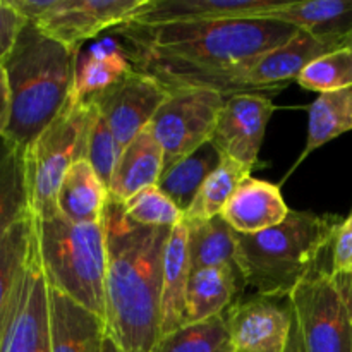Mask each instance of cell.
Wrapping results in <instances>:
<instances>
[{
  "mask_svg": "<svg viewBox=\"0 0 352 352\" xmlns=\"http://www.w3.org/2000/svg\"><path fill=\"white\" fill-rule=\"evenodd\" d=\"M126 40L136 71L157 79L167 91L215 89L223 96L254 91L244 76L274 48L291 40L298 28L272 17L203 21V23L113 28Z\"/></svg>",
  "mask_w": 352,
  "mask_h": 352,
  "instance_id": "6da1fadb",
  "label": "cell"
},
{
  "mask_svg": "<svg viewBox=\"0 0 352 352\" xmlns=\"http://www.w3.org/2000/svg\"><path fill=\"white\" fill-rule=\"evenodd\" d=\"M102 226L107 332L122 352H155L162 337L164 258L172 229L140 226L110 199Z\"/></svg>",
  "mask_w": 352,
  "mask_h": 352,
  "instance_id": "7a4b0ae2",
  "label": "cell"
},
{
  "mask_svg": "<svg viewBox=\"0 0 352 352\" xmlns=\"http://www.w3.org/2000/svg\"><path fill=\"white\" fill-rule=\"evenodd\" d=\"M79 52L26 23L2 60L10 89L6 136L26 150L74 95Z\"/></svg>",
  "mask_w": 352,
  "mask_h": 352,
  "instance_id": "3957f363",
  "label": "cell"
},
{
  "mask_svg": "<svg viewBox=\"0 0 352 352\" xmlns=\"http://www.w3.org/2000/svg\"><path fill=\"white\" fill-rule=\"evenodd\" d=\"M342 220L337 215L291 210L284 222L263 232H236L246 285L268 298H291L294 289L330 254Z\"/></svg>",
  "mask_w": 352,
  "mask_h": 352,
  "instance_id": "277c9868",
  "label": "cell"
},
{
  "mask_svg": "<svg viewBox=\"0 0 352 352\" xmlns=\"http://www.w3.org/2000/svg\"><path fill=\"white\" fill-rule=\"evenodd\" d=\"M34 237L50 287L105 322V232L100 223H74L58 215L34 219Z\"/></svg>",
  "mask_w": 352,
  "mask_h": 352,
  "instance_id": "5b68a950",
  "label": "cell"
},
{
  "mask_svg": "<svg viewBox=\"0 0 352 352\" xmlns=\"http://www.w3.org/2000/svg\"><path fill=\"white\" fill-rule=\"evenodd\" d=\"M88 117V102L72 95L50 126L24 150L30 212L34 219L58 215V188L69 168L86 158Z\"/></svg>",
  "mask_w": 352,
  "mask_h": 352,
  "instance_id": "8992f818",
  "label": "cell"
},
{
  "mask_svg": "<svg viewBox=\"0 0 352 352\" xmlns=\"http://www.w3.org/2000/svg\"><path fill=\"white\" fill-rule=\"evenodd\" d=\"M289 301L306 352H352L347 277H337L322 263L294 289Z\"/></svg>",
  "mask_w": 352,
  "mask_h": 352,
  "instance_id": "52a82bcc",
  "label": "cell"
},
{
  "mask_svg": "<svg viewBox=\"0 0 352 352\" xmlns=\"http://www.w3.org/2000/svg\"><path fill=\"white\" fill-rule=\"evenodd\" d=\"M148 0H9L40 31L79 52L82 41L126 24Z\"/></svg>",
  "mask_w": 352,
  "mask_h": 352,
  "instance_id": "ba28073f",
  "label": "cell"
},
{
  "mask_svg": "<svg viewBox=\"0 0 352 352\" xmlns=\"http://www.w3.org/2000/svg\"><path fill=\"white\" fill-rule=\"evenodd\" d=\"M226 100L222 93L206 88L168 91L167 100L148 126L164 150V170L212 140Z\"/></svg>",
  "mask_w": 352,
  "mask_h": 352,
  "instance_id": "9c48e42d",
  "label": "cell"
},
{
  "mask_svg": "<svg viewBox=\"0 0 352 352\" xmlns=\"http://www.w3.org/2000/svg\"><path fill=\"white\" fill-rule=\"evenodd\" d=\"M0 352H52L48 282L34 236L7 315Z\"/></svg>",
  "mask_w": 352,
  "mask_h": 352,
  "instance_id": "30bf717a",
  "label": "cell"
},
{
  "mask_svg": "<svg viewBox=\"0 0 352 352\" xmlns=\"http://www.w3.org/2000/svg\"><path fill=\"white\" fill-rule=\"evenodd\" d=\"M167 96L168 91L157 79L134 69L109 89L86 100L102 113L122 151L144 127L150 126Z\"/></svg>",
  "mask_w": 352,
  "mask_h": 352,
  "instance_id": "8fae6325",
  "label": "cell"
},
{
  "mask_svg": "<svg viewBox=\"0 0 352 352\" xmlns=\"http://www.w3.org/2000/svg\"><path fill=\"white\" fill-rule=\"evenodd\" d=\"M277 107L270 96L256 93L229 96L217 119L210 143L220 155L250 170L258 167L268 120Z\"/></svg>",
  "mask_w": 352,
  "mask_h": 352,
  "instance_id": "7c38bea8",
  "label": "cell"
},
{
  "mask_svg": "<svg viewBox=\"0 0 352 352\" xmlns=\"http://www.w3.org/2000/svg\"><path fill=\"white\" fill-rule=\"evenodd\" d=\"M291 301L268 296L237 299L226 313L227 330L236 352H284L292 325Z\"/></svg>",
  "mask_w": 352,
  "mask_h": 352,
  "instance_id": "4fadbf2b",
  "label": "cell"
},
{
  "mask_svg": "<svg viewBox=\"0 0 352 352\" xmlns=\"http://www.w3.org/2000/svg\"><path fill=\"white\" fill-rule=\"evenodd\" d=\"M339 48L333 41L298 30L291 40L265 54L248 71L244 76V85L261 95L274 96L275 93L287 88L291 81H296L311 62Z\"/></svg>",
  "mask_w": 352,
  "mask_h": 352,
  "instance_id": "5bb4252c",
  "label": "cell"
},
{
  "mask_svg": "<svg viewBox=\"0 0 352 352\" xmlns=\"http://www.w3.org/2000/svg\"><path fill=\"white\" fill-rule=\"evenodd\" d=\"M284 0H148L129 23L141 26L263 17Z\"/></svg>",
  "mask_w": 352,
  "mask_h": 352,
  "instance_id": "9a60e30c",
  "label": "cell"
},
{
  "mask_svg": "<svg viewBox=\"0 0 352 352\" xmlns=\"http://www.w3.org/2000/svg\"><path fill=\"white\" fill-rule=\"evenodd\" d=\"M291 208L282 198L280 188L272 182L246 177L222 212V219L234 232L254 236L287 219Z\"/></svg>",
  "mask_w": 352,
  "mask_h": 352,
  "instance_id": "2e32d148",
  "label": "cell"
},
{
  "mask_svg": "<svg viewBox=\"0 0 352 352\" xmlns=\"http://www.w3.org/2000/svg\"><path fill=\"white\" fill-rule=\"evenodd\" d=\"M164 172V150L150 127H144L117 158L110 177L109 199L124 205L150 186H157Z\"/></svg>",
  "mask_w": 352,
  "mask_h": 352,
  "instance_id": "e0dca14e",
  "label": "cell"
},
{
  "mask_svg": "<svg viewBox=\"0 0 352 352\" xmlns=\"http://www.w3.org/2000/svg\"><path fill=\"white\" fill-rule=\"evenodd\" d=\"M52 352H100L105 322L48 285Z\"/></svg>",
  "mask_w": 352,
  "mask_h": 352,
  "instance_id": "ac0fdd59",
  "label": "cell"
},
{
  "mask_svg": "<svg viewBox=\"0 0 352 352\" xmlns=\"http://www.w3.org/2000/svg\"><path fill=\"white\" fill-rule=\"evenodd\" d=\"M263 17L284 21L340 48L352 36V0H284Z\"/></svg>",
  "mask_w": 352,
  "mask_h": 352,
  "instance_id": "d6986e66",
  "label": "cell"
},
{
  "mask_svg": "<svg viewBox=\"0 0 352 352\" xmlns=\"http://www.w3.org/2000/svg\"><path fill=\"white\" fill-rule=\"evenodd\" d=\"M246 280L227 267L192 272L186 296V325L223 315L243 292Z\"/></svg>",
  "mask_w": 352,
  "mask_h": 352,
  "instance_id": "ffe728a7",
  "label": "cell"
},
{
  "mask_svg": "<svg viewBox=\"0 0 352 352\" xmlns=\"http://www.w3.org/2000/svg\"><path fill=\"white\" fill-rule=\"evenodd\" d=\"M189 277L191 265L188 253V227L182 222L170 230L165 250L162 282V337L186 325Z\"/></svg>",
  "mask_w": 352,
  "mask_h": 352,
  "instance_id": "44dd1931",
  "label": "cell"
},
{
  "mask_svg": "<svg viewBox=\"0 0 352 352\" xmlns=\"http://www.w3.org/2000/svg\"><path fill=\"white\" fill-rule=\"evenodd\" d=\"M109 203V189L86 158L65 174L57 195V210L74 223H100Z\"/></svg>",
  "mask_w": 352,
  "mask_h": 352,
  "instance_id": "7402d4cb",
  "label": "cell"
},
{
  "mask_svg": "<svg viewBox=\"0 0 352 352\" xmlns=\"http://www.w3.org/2000/svg\"><path fill=\"white\" fill-rule=\"evenodd\" d=\"M186 227L191 274L203 268L227 267L244 277L241 270L237 234L222 219V215L210 220L189 222Z\"/></svg>",
  "mask_w": 352,
  "mask_h": 352,
  "instance_id": "603a6c76",
  "label": "cell"
},
{
  "mask_svg": "<svg viewBox=\"0 0 352 352\" xmlns=\"http://www.w3.org/2000/svg\"><path fill=\"white\" fill-rule=\"evenodd\" d=\"M30 213L24 148L0 134V241Z\"/></svg>",
  "mask_w": 352,
  "mask_h": 352,
  "instance_id": "cb8c5ba5",
  "label": "cell"
},
{
  "mask_svg": "<svg viewBox=\"0 0 352 352\" xmlns=\"http://www.w3.org/2000/svg\"><path fill=\"white\" fill-rule=\"evenodd\" d=\"M222 158L220 151L208 141L195 153L177 162L174 167L162 172L157 186L184 213L196 198L206 177L222 164Z\"/></svg>",
  "mask_w": 352,
  "mask_h": 352,
  "instance_id": "d4e9b609",
  "label": "cell"
},
{
  "mask_svg": "<svg viewBox=\"0 0 352 352\" xmlns=\"http://www.w3.org/2000/svg\"><path fill=\"white\" fill-rule=\"evenodd\" d=\"M133 71L126 48L120 45L109 43L93 48L89 54L78 57L74 96L86 100L98 95Z\"/></svg>",
  "mask_w": 352,
  "mask_h": 352,
  "instance_id": "484cf974",
  "label": "cell"
},
{
  "mask_svg": "<svg viewBox=\"0 0 352 352\" xmlns=\"http://www.w3.org/2000/svg\"><path fill=\"white\" fill-rule=\"evenodd\" d=\"M33 236L34 217L30 212L24 219L14 223L12 229L0 241V342L14 294L30 256Z\"/></svg>",
  "mask_w": 352,
  "mask_h": 352,
  "instance_id": "4316f807",
  "label": "cell"
},
{
  "mask_svg": "<svg viewBox=\"0 0 352 352\" xmlns=\"http://www.w3.org/2000/svg\"><path fill=\"white\" fill-rule=\"evenodd\" d=\"M308 116V141L299 162L340 134L352 131V88L322 93L309 105Z\"/></svg>",
  "mask_w": 352,
  "mask_h": 352,
  "instance_id": "83f0119b",
  "label": "cell"
},
{
  "mask_svg": "<svg viewBox=\"0 0 352 352\" xmlns=\"http://www.w3.org/2000/svg\"><path fill=\"white\" fill-rule=\"evenodd\" d=\"M250 175V168L223 157L222 164L206 177L196 198L184 212V223L210 220L222 215L230 196L236 192L241 182Z\"/></svg>",
  "mask_w": 352,
  "mask_h": 352,
  "instance_id": "f1b7e54d",
  "label": "cell"
},
{
  "mask_svg": "<svg viewBox=\"0 0 352 352\" xmlns=\"http://www.w3.org/2000/svg\"><path fill=\"white\" fill-rule=\"evenodd\" d=\"M155 352H236L223 315L182 325L160 339Z\"/></svg>",
  "mask_w": 352,
  "mask_h": 352,
  "instance_id": "f546056e",
  "label": "cell"
},
{
  "mask_svg": "<svg viewBox=\"0 0 352 352\" xmlns=\"http://www.w3.org/2000/svg\"><path fill=\"white\" fill-rule=\"evenodd\" d=\"M296 82L320 95L352 88V48H339L316 58L298 76Z\"/></svg>",
  "mask_w": 352,
  "mask_h": 352,
  "instance_id": "4dcf8cb0",
  "label": "cell"
},
{
  "mask_svg": "<svg viewBox=\"0 0 352 352\" xmlns=\"http://www.w3.org/2000/svg\"><path fill=\"white\" fill-rule=\"evenodd\" d=\"M124 212L133 222L144 227L174 229L184 222V213L162 192L158 186H150L124 203Z\"/></svg>",
  "mask_w": 352,
  "mask_h": 352,
  "instance_id": "1f68e13d",
  "label": "cell"
},
{
  "mask_svg": "<svg viewBox=\"0 0 352 352\" xmlns=\"http://www.w3.org/2000/svg\"><path fill=\"white\" fill-rule=\"evenodd\" d=\"M88 105L89 117L88 131H86V160L95 168L98 177L102 179L103 184L109 189L110 177L113 174L120 150L117 146V141L113 138L112 131H110L109 124L103 119L102 113L98 112V109L91 102H88Z\"/></svg>",
  "mask_w": 352,
  "mask_h": 352,
  "instance_id": "d6a6232c",
  "label": "cell"
},
{
  "mask_svg": "<svg viewBox=\"0 0 352 352\" xmlns=\"http://www.w3.org/2000/svg\"><path fill=\"white\" fill-rule=\"evenodd\" d=\"M330 270L337 277H352V213L340 222L332 239Z\"/></svg>",
  "mask_w": 352,
  "mask_h": 352,
  "instance_id": "836d02e7",
  "label": "cell"
},
{
  "mask_svg": "<svg viewBox=\"0 0 352 352\" xmlns=\"http://www.w3.org/2000/svg\"><path fill=\"white\" fill-rule=\"evenodd\" d=\"M26 19L14 9L9 0H0V64L12 52Z\"/></svg>",
  "mask_w": 352,
  "mask_h": 352,
  "instance_id": "e575fe53",
  "label": "cell"
},
{
  "mask_svg": "<svg viewBox=\"0 0 352 352\" xmlns=\"http://www.w3.org/2000/svg\"><path fill=\"white\" fill-rule=\"evenodd\" d=\"M10 119V89L3 65L0 64V134L6 133Z\"/></svg>",
  "mask_w": 352,
  "mask_h": 352,
  "instance_id": "d590c367",
  "label": "cell"
},
{
  "mask_svg": "<svg viewBox=\"0 0 352 352\" xmlns=\"http://www.w3.org/2000/svg\"><path fill=\"white\" fill-rule=\"evenodd\" d=\"M284 352H306L305 342H302L301 329H299V323H298V318H296V315H292L291 333H289V339H287V344H285Z\"/></svg>",
  "mask_w": 352,
  "mask_h": 352,
  "instance_id": "8d00e7d4",
  "label": "cell"
},
{
  "mask_svg": "<svg viewBox=\"0 0 352 352\" xmlns=\"http://www.w3.org/2000/svg\"><path fill=\"white\" fill-rule=\"evenodd\" d=\"M100 352H122L119 349V346L116 344V340L112 339V337L109 336V332L105 333V337H103L102 340V349H100Z\"/></svg>",
  "mask_w": 352,
  "mask_h": 352,
  "instance_id": "74e56055",
  "label": "cell"
},
{
  "mask_svg": "<svg viewBox=\"0 0 352 352\" xmlns=\"http://www.w3.org/2000/svg\"><path fill=\"white\" fill-rule=\"evenodd\" d=\"M347 292H349V306L352 313V277H347Z\"/></svg>",
  "mask_w": 352,
  "mask_h": 352,
  "instance_id": "f35d334b",
  "label": "cell"
},
{
  "mask_svg": "<svg viewBox=\"0 0 352 352\" xmlns=\"http://www.w3.org/2000/svg\"><path fill=\"white\" fill-rule=\"evenodd\" d=\"M342 48H352V36H349L346 40V43H344V47Z\"/></svg>",
  "mask_w": 352,
  "mask_h": 352,
  "instance_id": "ab89813d",
  "label": "cell"
}]
</instances>
